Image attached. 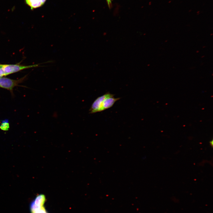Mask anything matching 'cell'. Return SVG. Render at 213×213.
<instances>
[{
  "instance_id": "6da1fadb",
  "label": "cell",
  "mask_w": 213,
  "mask_h": 213,
  "mask_svg": "<svg viewBox=\"0 0 213 213\" xmlns=\"http://www.w3.org/2000/svg\"><path fill=\"white\" fill-rule=\"evenodd\" d=\"M39 64H35L28 66L19 64H0V67L4 71V76H6L24 69L38 67Z\"/></svg>"
},
{
  "instance_id": "7a4b0ae2",
  "label": "cell",
  "mask_w": 213,
  "mask_h": 213,
  "mask_svg": "<svg viewBox=\"0 0 213 213\" xmlns=\"http://www.w3.org/2000/svg\"><path fill=\"white\" fill-rule=\"evenodd\" d=\"M23 78L14 80L6 78H0V87L12 90L13 88L21 83Z\"/></svg>"
},
{
  "instance_id": "3957f363",
  "label": "cell",
  "mask_w": 213,
  "mask_h": 213,
  "mask_svg": "<svg viewBox=\"0 0 213 213\" xmlns=\"http://www.w3.org/2000/svg\"><path fill=\"white\" fill-rule=\"evenodd\" d=\"M112 94L109 92L98 97L93 102L89 110V113L93 114L101 112V104L102 101L107 97Z\"/></svg>"
},
{
  "instance_id": "277c9868",
  "label": "cell",
  "mask_w": 213,
  "mask_h": 213,
  "mask_svg": "<svg viewBox=\"0 0 213 213\" xmlns=\"http://www.w3.org/2000/svg\"><path fill=\"white\" fill-rule=\"evenodd\" d=\"M114 95H111L106 98L102 102L101 104V112L107 109L112 107L114 103L119 100L120 98H115Z\"/></svg>"
},
{
  "instance_id": "5b68a950",
  "label": "cell",
  "mask_w": 213,
  "mask_h": 213,
  "mask_svg": "<svg viewBox=\"0 0 213 213\" xmlns=\"http://www.w3.org/2000/svg\"><path fill=\"white\" fill-rule=\"evenodd\" d=\"M26 4L31 9L41 7L43 5L41 0H25Z\"/></svg>"
},
{
  "instance_id": "8992f818",
  "label": "cell",
  "mask_w": 213,
  "mask_h": 213,
  "mask_svg": "<svg viewBox=\"0 0 213 213\" xmlns=\"http://www.w3.org/2000/svg\"><path fill=\"white\" fill-rule=\"evenodd\" d=\"M30 211L31 213H48L43 206L30 210Z\"/></svg>"
},
{
  "instance_id": "52a82bcc",
  "label": "cell",
  "mask_w": 213,
  "mask_h": 213,
  "mask_svg": "<svg viewBox=\"0 0 213 213\" xmlns=\"http://www.w3.org/2000/svg\"><path fill=\"white\" fill-rule=\"evenodd\" d=\"M9 127V123L7 121L3 122L0 125V128L3 130H7Z\"/></svg>"
},
{
  "instance_id": "ba28073f",
  "label": "cell",
  "mask_w": 213,
  "mask_h": 213,
  "mask_svg": "<svg viewBox=\"0 0 213 213\" xmlns=\"http://www.w3.org/2000/svg\"><path fill=\"white\" fill-rule=\"evenodd\" d=\"M107 5L109 9L112 7V0H106Z\"/></svg>"
},
{
  "instance_id": "9c48e42d",
  "label": "cell",
  "mask_w": 213,
  "mask_h": 213,
  "mask_svg": "<svg viewBox=\"0 0 213 213\" xmlns=\"http://www.w3.org/2000/svg\"><path fill=\"white\" fill-rule=\"evenodd\" d=\"M41 0L42 3L43 5L45 3V2L46 0Z\"/></svg>"
},
{
  "instance_id": "30bf717a",
  "label": "cell",
  "mask_w": 213,
  "mask_h": 213,
  "mask_svg": "<svg viewBox=\"0 0 213 213\" xmlns=\"http://www.w3.org/2000/svg\"><path fill=\"white\" fill-rule=\"evenodd\" d=\"M212 142H213L212 140L211 141V142H210V143L212 145V144H213Z\"/></svg>"
}]
</instances>
